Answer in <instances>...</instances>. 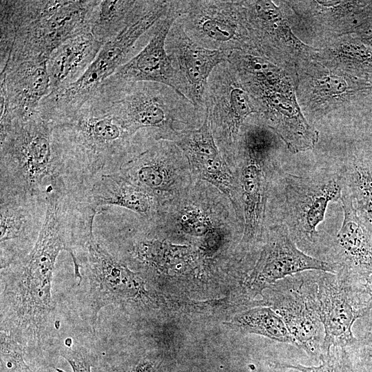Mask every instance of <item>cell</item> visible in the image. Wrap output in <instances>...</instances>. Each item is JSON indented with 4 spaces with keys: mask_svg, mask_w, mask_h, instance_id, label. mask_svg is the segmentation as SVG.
Instances as JSON below:
<instances>
[{
    "mask_svg": "<svg viewBox=\"0 0 372 372\" xmlns=\"http://www.w3.org/2000/svg\"><path fill=\"white\" fill-rule=\"evenodd\" d=\"M79 236L75 218L66 209L48 207L39 236L21 259L1 269V332L28 352L46 343L54 328L52 296L56 260L71 254Z\"/></svg>",
    "mask_w": 372,
    "mask_h": 372,
    "instance_id": "obj_1",
    "label": "cell"
},
{
    "mask_svg": "<svg viewBox=\"0 0 372 372\" xmlns=\"http://www.w3.org/2000/svg\"><path fill=\"white\" fill-rule=\"evenodd\" d=\"M99 3V0H1V72L25 61H48L65 41L90 31Z\"/></svg>",
    "mask_w": 372,
    "mask_h": 372,
    "instance_id": "obj_2",
    "label": "cell"
},
{
    "mask_svg": "<svg viewBox=\"0 0 372 372\" xmlns=\"http://www.w3.org/2000/svg\"><path fill=\"white\" fill-rule=\"evenodd\" d=\"M72 187L54 137V124L39 112L0 122V192L46 196Z\"/></svg>",
    "mask_w": 372,
    "mask_h": 372,
    "instance_id": "obj_3",
    "label": "cell"
},
{
    "mask_svg": "<svg viewBox=\"0 0 372 372\" xmlns=\"http://www.w3.org/2000/svg\"><path fill=\"white\" fill-rule=\"evenodd\" d=\"M84 105L112 115L132 137L139 130H152L156 141H169L181 131L178 125L205 116L174 88L156 82L107 79Z\"/></svg>",
    "mask_w": 372,
    "mask_h": 372,
    "instance_id": "obj_4",
    "label": "cell"
},
{
    "mask_svg": "<svg viewBox=\"0 0 372 372\" xmlns=\"http://www.w3.org/2000/svg\"><path fill=\"white\" fill-rule=\"evenodd\" d=\"M54 136L71 180L87 191L100 176L119 171L132 138L114 116L85 106L54 124Z\"/></svg>",
    "mask_w": 372,
    "mask_h": 372,
    "instance_id": "obj_5",
    "label": "cell"
},
{
    "mask_svg": "<svg viewBox=\"0 0 372 372\" xmlns=\"http://www.w3.org/2000/svg\"><path fill=\"white\" fill-rule=\"evenodd\" d=\"M169 1L159 0L144 17L105 43L82 76L74 83L51 92L41 102L38 112L56 124L74 116L101 85L123 65L136 43L167 13Z\"/></svg>",
    "mask_w": 372,
    "mask_h": 372,
    "instance_id": "obj_6",
    "label": "cell"
},
{
    "mask_svg": "<svg viewBox=\"0 0 372 372\" xmlns=\"http://www.w3.org/2000/svg\"><path fill=\"white\" fill-rule=\"evenodd\" d=\"M77 285H85L87 316L94 327L100 311L111 304L148 299L143 280L90 233L72 257Z\"/></svg>",
    "mask_w": 372,
    "mask_h": 372,
    "instance_id": "obj_7",
    "label": "cell"
},
{
    "mask_svg": "<svg viewBox=\"0 0 372 372\" xmlns=\"http://www.w3.org/2000/svg\"><path fill=\"white\" fill-rule=\"evenodd\" d=\"M318 271L300 272L269 286L270 307L284 321L298 348L320 358L324 331L317 301Z\"/></svg>",
    "mask_w": 372,
    "mask_h": 372,
    "instance_id": "obj_8",
    "label": "cell"
},
{
    "mask_svg": "<svg viewBox=\"0 0 372 372\" xmlns=\"http://www.w3.org/2000/svg\"><path fill=\"white\" fill-rule=\"evenodd\" d=\"M178 21L201 46L223 52L254 50L245 25L240 1H180Z\"/></svg>",
    "mask_w": 372,
    "mask_h": 372,
    "instance_id": "obj_9",
    "label": "cell"
},
{
    "mask_svg": "<svg viewBox=\"0 0 372 372\" xmlns=\"http://www.w3.org/2000/svg\"><path fill=\"white\" fill-rule=\"evenodd\" d=\"M341 176L311 177L288 175L285 186V216L290 236L305 250L319 241L317 226L324 219L331 202L341 199L344 187Z\"/></svg>",
    "mask_w": 372,
    "mask_h": 372,
    "instance_id": "obj_10",
    "label": "cell"
},
{
    "mask_svg": "<svg viewBox=\"0 0 372 372\" xmlns=\"http://www.w3.org/2000/svg\"><path fill=\"white\" fill-rule=\"evenodd\" d=\"M317 284L318 307L324 331L322 355L332 347L345 348L354 342L353 326L372 308V296L365 284L330 272L318 271Z\"/></svg>",
    "mask_w": 372,
    "mask_h": 372,
    "instance_id": "obj_11",
    "label": "cell"
},
{
    "mask_svg": "<svg viewBox=\"0 0 372 372\" xmlns=\"http://www.w3.org/2000/svg\"><path fill=\"white\" fill-rule=\"evenodd\" d=\"M230 63L217 65L207 82L204 104L216 142L228 149L237 141L246 118L260 112Z\"/></svg>",
    "mask_w": 372,
    "mask_h": 372,
    "instance_id": "obj_12",
    "label": "cell"
},
{
    "mask_svg": "<svg viewBox=\"0 0 372 372\" xmlns=\"http://www.w3.org/2000/svg\"><path fill=\"white\" fill-rule=\"evenodd\" d=\"M45 196L0 192V268L30 253L43 227Z\"/></svg>",
    "mask_w": 372,
    "mask_h": 372,
    "instance_id": "obj_13",
    "label": "cell"
},
{
    "mask_svg": "<svg viewBox=\"0 0 372 372\" xmlns=\"http://www.w3.org/2000/svg\"><path fill=\"white\" fill-rule=\"evenodd\" d=\"M343 221L326 251L336 276L355 283L365 284L372 274V234L357 214L345 189L340 199Z\"/></svg>",
    "mask_w": 372,
    "mask_h": 372,
    "instance_id": "obj_14",
    "label": "cell"
},
{
    "mask_svg": "<svg viewBox=\"0 0 372 372\" xmlns=\"http://www.w3.org/2000/svg\"><path fill=\"white\" fill-rule=\"evenodd\" d=\"M165 48L178 73L182 94L198 110L205 112L204 97L208 79L214 69L227 61L229 52L213 50L201 46L187 34L178 20L169 31Z\"/></svg>",
    "mask_w": 372,
    "mask_h": 372,
    "instance_id": "obj_15",
    "label": "cell"
},
{
    "mask_svg": "<svg viewBox=\"0 0 372 372\" xmlns=\"http://www.w3.org/2000/svg\"><path fill=\"white\" fill-rule=\"evenodd\" d=\"M180 14L179 0L170 1L168 11L152 28V36L145 46L107 79L122 83H160L172 87L182 94L178 73L165 48L169 31Z\"/></svg>",
    "mask_w": 372,
    "mask_h": 372,
    "instance_id": "obj_16",
    "label": "cell"
},
{
    "mask_svg": "<svg viewBox=\"0 0 372 372\" xmlns=\"http://www.w3.org/2000/svg\"><path fill=\"white\" fill-rule=\"evenodd\" d=\"M311 270L335 273L331 263L300 250L287 225H278L272 228L261 251L249 280V289L256 293L287 276Z\"/></svg>",
    "mask_w": 372,
    "mask_h": 372,
    "instance_id": "obj_17",
    "label": "cell"
},
{
    "mask_svg": "<svg viewBox=\"0 0 372 372\" xmlns=\"http://www.w3.org/2000/svg\"><path fill=\"white\" fill-rule=\"evenodd\" d=\"M240 143L243 164L240 172V189L244 232L242 241L247 245L262 237L267 201V180L264 162L270 145L251 136H242Z\"/></svg>",
    "mask_w": 372,
    "mask_h": 372,
    "instance_id": "obj_18",
    "label": "cell"
},
{
    "mask_svg": "<svg viewBox=\"0 0 372 372\" xmlns=\"http://www.w3.org/2000/svg\"><path fill=\"white\" fill-rule=\"evenodd\" d=\"M0 74V122L38 112L41 101L50 92L47 61L23 62Z\"/></svg>",
    "mask_w": 372,
    "mask_h": 372,
    "instance_id": "obj_19",
    "label": "cell"
},
{
    "mask_svg": "<svg viewBox=\"0 0 372 372\" xmlns=\"http://www.w3.org/2000/svg\"><path fill=\"white\" fill-rule=\"evenodd\" d=\"M180 149L173 142L161 140L125 162L119 172L156 198L174 183V161Z\"/></svg>",
    "mask_w": 372,
    "mask_h": 372,
    "instance_id": "obj_20",
    "label": "cell"
},
{
    "mask_svg": "<svg viewBox=\"0 0 372 372\" xmlns=\"http://www.w3.org/2000/svg\"><path fill=\"white\" fill-rule=\"evenodd\" d=\"M103 45L90 31H87L59 46L47 61L50 93L64 89L78 80L93 62Z\"/></svg>",
    "mask_w": 372,
    "mask_h": 372,
    "instance_id": "obj_21",
    "label": "cell"
},
{
    "mask_svg": "<svg viewBox=\"0 0 372 372\" xmlns=\"http://www.w3.org/2000/svg\"><path fill=\"white\" fill-rule=\"evenodd\" d=\"M85 197L97 209L103 206H118L145 216L152 214L156 204L153 194L132 183L119 172L100 176L92 184Z\"/></svg>",
    "mask_w": 372,
    "mask_h": 372,
    "instance_id": "obj_22",
    "label": "cell"
},
{
    "mask_svg": "<svg viewBox=\"0 0 372 372\" xmlns=\"http://www.w3.org/2000/svg\"><path fill=\"white\" fill-rule=\"evenodd\" d=\"M158 1H99L93 14L90 32L105 44L147 14Z\"/></svg>",
    "mask_w": 372,
    "mask_h": 372,
    "instance_id": "obj_23",
    "label": "cell"
},
{
    "mask_svg": "<svg viewBox=\"0 0 372 372\" xmlns=\"http://www.w3.org/2000/svg\"><path fill=\"white\" fill-rule=\"evenodd\" d=\"M231 324L240 332L260 335L298 347L284 321L271 307L253 308L236 315Z\"/></svg>",
    "mask_w": 372,
    "mask_h": 372,
    "instance_id": "obj_24",
    "label": "cell"
},
{
    "mask_svg": "<svg viewBox=\"0 0 372 372\" xmlns=\"http://www.w3.org/2000/svg\"><path fill=\"white\" fill-rule=\"evenodd\" d=\"M344 183L357 214L372 234V174L368 164L355 161L347 169Z\"/></svg>",
    "mask_w": 372,
    "mask_h": 372,
    "instance_id": "obj_25",
    "label": "cell"
},
{
    "mask_svg": "<svg viewBox=\"0 0 372 372\" xmlns=\"http://www.w3.org/2000/svg\"><path fill=\"white\" fill-rule=\"evenodd\" d=\"M354 342L345 347L354 372H372V308L354 323Z\"/></svg>",
    "mask_w": 372,
    "mask_h": 372,
    "instance_id": "obj_26",
    "label": "cell"
},
{
    "mask_svg": "<svg viewBox=\"0 0 372 372\" xmlns=\"http://www.w3.org/2000/svg\"><path fill=\"white\" fill-rule=\"evenodd\" d=\"M191 168L205 180L236 202V189L232 174L222 154L218 156L188 161Z\"/></svg>",
    "mask_w": 372,
    "mask_h": 372,
    "instance_id": "obj_27",
    "label": "cell"
},
{
    "mask_svg": "<svg viewBox=\"0 0 372 372\" xmlns=\"http://www.w3.org/2000/svg\"><path fill=\"white\" fill-rule=\"evenodd\" d=\"M319 360L318 366H304L289 362L279 363L278 367L290 369L300 372H354L349 355L344 347H332L327 354Z\"/></svg>",
    "mask_w": 372,
    "mask_h": 372,
    "instance_id": "obj_28",
    "label": "cell"
},
{
    "mask_svg": "<svg viewBox=\"0 0 372 372\" xmlns=\"http://www.w3.org/2000/svg\"><path fill=\"white\" fill-rule=\"evenodd\" d=\"M1 334V372H31L26 351L16 341Z\"/></svg>",
    "mask_w": 372,
    "mask_h": 372,
    "instance_id": "obj_29",
    "label": "cell"
},
{
    "mask_svg": "<svg viewBox=\"0 0 372 372\" xmlns=\"http://www.w3.org/2000/svg\"><path fill=\"white\" fill-rule=\"evenodd\" d=\"M180 225L187 234L196 236H205L214 226L210 219L198 209L185 210L180 216Z\"/></svg>",
    "mask_w": 372,
    "mask_h": 372,
    "instance_id": "obj_30",
    "label": "cell"
},
{
    "mask_svg": "<svg viewBox=\"0 0 372 372\" xmlns=\"http://www.w3.org/2000/svg\"><path fill=\"white\" fill-rule=\"evenodd\" d=\"M63 358L70 364L72 372H92V362L89 355L79 349H68L62 354ZM56 372H66L56 368Z\"/></svg>",
    "mask_w": 372,
    "mask_h": 372,
    "instance_id": "obj_31",
    "label": "cell"
},
{
    "mask_svg": "<svg viewBox=\"0 0 372 372\" xmlns=\"http://www.w3.org/2000/svg\"><path fill=\"white\" fill-rule=\"evenodd\" d=\"M223 239V235L219 229L213 227L205 236L203 246L206 251L216 250Z\"/></svg>",
    "mask_w": 372,
    "mask_h": 372,
    "instance_id": "obj_32",
    "label": "cell"
},
{
    "mask_svg": "<svg viewBox=\"0 0 372 372\" xmlns=\"http://www.w3.org/2000/svg\"><path fill=\"white\" fill-rule=\"evenodd\" d=\"M324 80V89L330 94H340L347 88V83L342 78L330 76Z\"/></svg>",
    "mask_w": 372,
    "mask_h": 372,
    "instance_id": "obj_33",
    "label": "cell"
},
{
    "mask_svg": "<svg viewBox=\"0 0 372 372\" xmlns=\"http://www.w3.org/2000/svg\"><path fill=\"white\" fill-rule=\"evenodd\" d=\"M155 364L150 360H145L139 362L136 366L130 369L126 372H154Z\"/></svg>",
    "mask_w": 372,
    "mask_h": 372,
    "instance_id": "obj_34",
    "label": "cell"
},
{
    "mask_svg": "<svg viewBox=\"0 0 372 372\" xmlns=\"http://www.w3.org/2000/svg\"><path fill=\"white\" fill-rule=\"evenodd\" d=\"M366 288L372 296V274L367 278L365 283Z\"/></svg>",
    "mask_w": 372,
    "mask_h": 372,
    "instance_id": "obj_35",
    "label": "cell"
}]
</instances>
